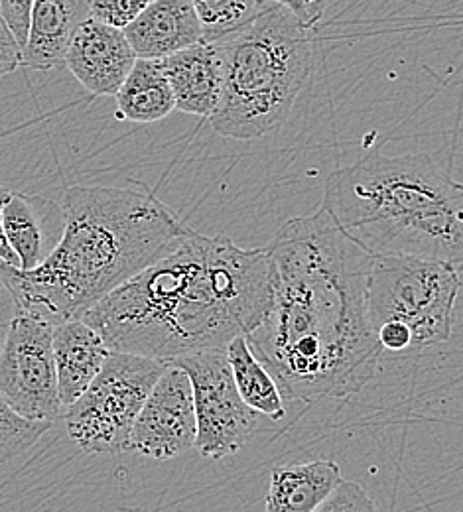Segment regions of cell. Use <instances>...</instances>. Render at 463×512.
<instances>
[{
	"label": "cell",
	"instance_id": "6da1fadb",
	"mask_svg": "<svg viewBox=\"0 0 463 512\" xmlns=\"http://www.w3.org/2000/svg\"><path fill=\"white\" fill-rule=\"evenodd\" d=\"M266 249L274 302L247 341L282 396L316 402L361 392L385 353L367 310L375 256L324 207L288 219Z\"/></svg>",
	"mask_w": 463,
	"mask_h": 512
},
{
	"label": "cell",
	"instance_id": "52a82bcc",
	"mask_svg": "<svg viewBox=\"0 0 463 512\" xmlns=\"http://www.w3.org/2000/svg\"><path fill=\"white\" fill-rule=\"evenodd\" d=\"M170 363L111 351L103 371L64 410L73 444L91 455H119L133 449L136 418Z\"/></svg>",
	"mask_w": 463,
	"mask_h": 512
},
{
	"label": "cell",
	"instance_id": "f1b7e54d",
	"mask_svg": "<svg viewBox=\"0 0 463 512\" xmlns=\"http://www.w3.org/2000/svg\"><path fill=\"white\" fill-rule=\"evenodd\" d=\"M0 18H2V6H0Z\"/></svg>",
	"mask_w": 463,
	"mask_h": 512
},
{
	"label": "cell",
	"instance_id": "ac0fdd59",
	"mask_svg": "<svg viewBox=\"0 0 463 512\" xmlns=\"http://www.w3.org/2000/svg\"><path fill=\"white\" fill-rule=\"evenodd\" d=\"M227 359L233 371V379L241 398L251 406L255 412L268 416L270 420L278 422L286 416L284 396L270 371L263 365V361L251 349L247 335L233 339L227 349Z\"/></svg>",
	"mask_w": 463,
	"mask_h": 512
},
{
	"label": "cell",
	"instance_id": "2e32d148",
	"mask_svg": "<svg viewBox=\"0 0 463 512\" xmlns=\"http://www.w3.org/2000/svg\"><path fill=\"white\" fill-rule=\"evenodd\" d=\"M341 483L333 459L278 465L270 471L265 512H316Z\"/></svg>",
	"mask_w": 463,
	"mask_h": 512
},
{
	"label": "cell",
	"instance_id": "ffe728a7",
	"mask_svg": "<svg viewBox=\"0 0 463 512\" xmlns=\"http://www.w3.org/2000/svg\"><path fill=\"white\" fill-rule=\"evenodd\" d=\"M203 28V42H217L249 24L265 0H192Z\"/></svg>",
	"mask_w": 463,
	"mask_h": 512
},
{
	"label": "cell",
	"instance_id": "f546056e",
	"mask_svg": "<svg viewBox=\"0 0 463 512\" xmlns=\"http://www.w3.org/2000/svg\"><path fill=\"white\" fill-rule=\"evenodd\" d=\"M150 2H152V0H150Z\"/></svg>",
	"mask_w": 463,
	"mask_h": 512
},
{
	"label": "cell",
	"instance_id": "ba28073f",
	"mask_svg": "<svg viewBox=\"0 0 463 512\" xmlns=\"http://www.w3.org/2000/svg\"><path fill=\"white\" fill-rule=\"evenodd\" d=\"M56 325L18 310L0 351V396L22 418L56 422L64 416L54 359Z\"/></svg>",
	"mask_w": 463,
	"mask_h": 512
},
{
	"label": "cell",
	"instance_id": "3957f363",
	"mask_svg": "<svg viewBox=\"0 0 463 512\" xmlns=\"http://www.w3.org/2000/svg\"><path fill=\"white\" fill-rule=\"evenodd\" d=\"M62 217L58 245L36 268L0 262L18 310L54 325L83 320L190 231L154 193L105 186H69Z\"/></svg>",
	"mask_w": 463,
	"mask_h": 512
},
{
	"label": "cell",
	"instance_id": "cb8c5ba5",
	"mask_svg": "<svg viewBox=\"0 0 463 512\" xmlns=\"http://www.w3.org/2000/svg\"><path fill=\"white\" fill-rule=\"evenodd\" d=\"M32 4H34V0H0L2 20L8 24V28L16 36L18 44L22 46V50H24L26 40H28Z\"/></svg>",
	"mask_w": 463,
	"mask_h": 512
},
{
	"label": "cell",
	"instance_id": "603a6c76",
	"mask_svg": "<svg viewBox=\"0 0 463 512\" xmlns=\"http://www.w3.org/2000/svg\"><path fill=\"white\" fill-rule=\"evenodd\" d=\"M316 512H379V509L359 483L343 479Z\"/></svg>",
	"mask_w": 463,
	"mask_h": 512
},
{
	"label": "cell",
	"instance_id": "8fae6325",
	"mask_svg": "<svg viewBox=\"0 0 463 512\" xmlns=\"http://www.w3.org/2000/svg\"><path fill=\"white\" fill-rule=\"evenodd\" d=\"M136 60L125 30L87 18L71 38L64 65L91 95L115 97Z\"/></svg>",
	"mask_w": 463,
	"mask_h": 512
},
{
	"label": "cell",
	"instance_id": "d4e9b609",
	"mask_svg": "<svg viewBox=\"0 0 463 512\" xmlns=\"http://www.w3.org/2000/svg\"><path fill=\"white\" fill-rule=\"evenodd\" d=\"M22 62H24L22 46L18 44L8 24L0 18V79L14 73Z\"/></svg>",
	"mask_w": 463,
	"mask_h": 512
},
{
	"label": "cell",
	"instance_id": "e0dca14e",
	"mask_svg": "<svg viewBox=\"0 0 463 512\" xmlns=\"http://www.w3.org/2000/svg\"><path fill=\"white\" fill-rule=\"evenodd\" d=\"M119 121L150 125L170 117L176 111V99L166 77L162 60L138 58L133 71L115 95Z\"/></svg>",
	"mask_w": 463,
	"mask_h": 512
},
{
	"label": "cell",
	"instance_id": "9c48e42d",
	"mask_svg": "<svg viewBox=\"0 0 463 512\" xmlns=\"http://www.w3.org/2000/svg\"><path fill=\"white\" fill-rule=\"evenodd\" d=\"M170 365L184 369L194 386L201 457L219 461L241 451L259 428L261 414L241 398L225 349L184 355Z\"/></svg>",
	"mask_w": 463,
	"mask_h": 512
},
{
	"label": "cell",
	"instance_id": "5b68a950",
	"mask_svg": "<svg viewBox=\"0 0 463 512\" xmlns=\"http://www.w3.org/2000/svg\"><path fill=\"white\" fill-rule=\"evenodd\" d=\"M310 28L278 2L265 0L241 30L217 40L223 89L209 123L233 140H257L290 117L314 65Z\"/></svg>",
	"mask_w": 463,
	"mask_h": 512
},
{
	"label": "cell",
	"instance_id": "83f0119b",
	"mask_svg": "<svg viewBox=\"0 0 463 512\" xmlns=\"http://www.w3.org/2000/svg\"><path fill=\"white\" fill-rule=\"evenodd\" d=\"M10 190L6 186L0 184V260L12 264V266H18V256L14 255V251L10 249L6 237H4V229H2V209L10 197Z\"/></svg>",
	"mask_w": 463,
	"mask_h": 512
},
{
	"label": "cell",
	"instance_id": "4fadbf2b",
	"mask_svg": "<svg viewBox=\"0 0 463 512\" xmlns=\"http://www.w3.org/2000/svg\"><path fill=\"white\" fill-rule=\"evenodd\" d=\"M176 111L209 119L221 99L223 58L217 42H199L162 60Z\"/></svg>",
	"mask_w": 463,
	"mask_h": 512
},
{
	"label": "cell",
	"instance_id": "7c38bea8",
	"mask_svg": "<svg viewBox=\"0 0 463 512\" xmlns=\"http://www.w3.org/2000/svg\"><path fill=\"white\" fill-rule=\"evenodd\" d=\"M125 34L142 60H164L203 42V28L192 0H152L125 28Z\"/></svg>",
	"mask_w": 463,
	"mask_h": 512
},
{
	"label": "cell",
	"instance_id": "4316f807",
	"mask_svg": "<svg viewBox=\"0 0 463 512\" xmlns=\"http://www.w3.org/2000/svg\"><path fill=\"white\" fill-rule=\"evenodd\" d=\"M18 314V304H16V298L12 294V290L8 288V284L4 282V278L0 276V351H2V345L6 341V335L10 331V325Z\"/></svg>",
	"mask_w": 463,
	"mask_h": 512
},
{
	"label": "cell",
	"instance_id": "8992f818",
	"mask_svg": "<svg viewBox=\"0 0 463 512\" xmlns=\"http://www.w3.org/2000/svg\"><path fill=\"white\" fill-rule=\"evenodd\" d=\"M462 272L460 266L434 258L375 256L367 284L373 331L397 323L410 333L414 351L448 343Z\"/></svg>",
	"mask_w": 463,
	"mask_h": 512
},
{
	"label": "cell",
	"instance_id": "44dd1931",
	"mask_svg": "<svg viewBox=\"0 0 463 512\" xmlns=\"http://www.w3.org/2000/svg\"><path fill=\"white\" fill-rule=\"evenodd\" d=\"M50 428L48 422L22 418L0 396V465L26 453Z\"/></svg>",
	"mask_w": 463,
	"mask_h": 512
},
{
	"label": "cell",
	"instance_id": "5bb4252c",
	"mask_svg": "<svg viewBox=\"0 0 463 512\" xmlns=\"http://www.w3.org/2000/svg\"><path fill=\"white\" fill-rule=\"evenodd\" d=\"M111 347L85 320H69L54 329V359L64 410L71 406L103 371Z\"/></svg>",
	"mask_w": 463,
	"mask_h": 512
},
{
	"label": "cell",
	"instance_id": "d6986e66",
	"mask_svg": "<svg viewBox=\"0 0 463 512\" xmlns=\"http://www.w3.org/2000/svg\"><path fill=\"white\" fill-rule=\"evenodd\" d=\"M4 237L18 256L20 270L36 268L44 256V227L36 197L26 193H10L2 209Z\"/></svg>",
	"mask_w": 463,
	"mask_h": 512
},
{
	"label": "cell",
	"instance_id": "7402d4cb",
	"mask_svg": "<svg viewBox=\"0 0 463 512\" xmlns=\"http://www.w3.org/2000/svg\"><path fill=\"white\" fill-rule=\"evenodd\" d=\"M150 0H89L91 18L125 30L142 14Z\"/></svg>",
	"mask_w": 463,
	"mask_h": 512
},
{
	"label": "cell",
	"instance_id": "30bf717a",
	"mask_svg": "<svg viewBox=\"0 0 463 512\" xmlns=\"http://www.w3.org/2000/svg\"><path fill=\"white\" fill-rule=\"evenodd\" d=\"M196 440L194 386L184 369L168 365L136 418L133 449L146 457L168 461L196 448Z\"/></svg>",
	"mask_w": 463,
	"mask_h": 512
},
{
	"label": "cell",
	"instance_id": "484cf974",
	"mask_svg": "<svg viewBox=\"0 0 463 512\" xmlns=\"http://www.w3.org/2000/svg\"><path fill=\"white\" fill-rule=\"evenodd\" d=\"M286 6L294 16L310 30L318 26V22L326 16L331 0H270Z\"/></svg>",
	"mask_w": 463,
	"mask_h": 512
},
{
	"label": "cell",
	"instance_id": "7a4b0ae2",
	"mask_svg": "<svg viewBox=\"0 0 463 512\" xmlns=\"http://www.w3.org/2000/svg\"><path fill=\"white\" fill-rule=\"evenodd\" d=\"M274 302L268 249L190 229L168 253L93 306L83 320L113 351L172 363L255 331Z\"/></svg>",
	"mask_w": 463,
	"mask_h": 512
},
{
	"label": "cell",
	"instance_id": "9a60e30c",
	"mask_svg": "<svg viewBox=\"0 0 463 512\" xmlns=\"http://www.w3.org/2000/svg\"><path fill=\"white\" fill-rule=\"evenodd\" d=\"M87 18L89 0H34L22 65L36 71L64 67L71 38Z\"/></svg>",
	"mask_w": 463,
	"mask_h": 512
},
{
	"label": "cell",
	"instance_id": "277c9868",
	"mask_svg": "<svg viewBox=\"0 0 463 512\" xmlns=\"http://www.w3.org/2000/svg\"><path fill=\"white\" fill-rule=\"evenodd\" d=\"M322 207L373 256L434 258L463 268V184L432 156H369L326 182Z\"/></svg>",
	"mask_w": 463,
	"mask_h": 512
}]
</instances>
